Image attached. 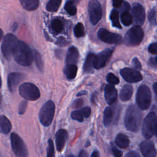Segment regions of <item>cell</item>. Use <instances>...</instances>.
Masks as SVG:
<instances>
[{
    "label": "cell",
    "mask_w": 157,
    "mask_h": 157,
    "mask_svg": "<svg viewBox=\"0 0 157 157\" xmlns=\"http://www.w3.org/2000/svg\"><path fill=\"white\" fill-rule=\"evenodd\" d=\"M95 97H96V95H95V94L94 93H93V94H92V96H91V102H93V103H94V101H95Z\"/></svg>",
    "instance_id": "816d5d0a"
},
{
    "label": "cell",
    "mask_w": 157,
    "mask_h": 157,
    "mask_svg": "<svg viewBox=\"0 0 157 157\" xmlns=\"http://www.w3.org/2000/svg\"><path fill=\"white\" fill-rule=\"evenodd\" d=\"M91 157H100L99 156V153L98 151H94L91 155Z\"/></svg>",
    "instance_id": "681fc988"
},
{
    "label": "cell",
    "mask_w": 157,
    "mask_h": 157,
    "mask_svg": "<svg viewBox=\"0 0 157 157\" xmlns=\"http://www.w3.org/2000/svg\"><path fill=\"white\" fill-rule=\"evenodd\" d=\"M142 113L139 109L134 105H131L126 110L124 123L126 128L133 132L138 131L142 121Z\"/></svg>",
    "instance_id": "7a4b0ae2"
},
{
    "label": "cell",
    "mask_w": 157,
    "mask_h": 157,
    "mask_svg": "<svg viewBox=\"0 0 157 157\" xmlns=\"http://www.w3.org/2000/svg\"><path fill=\"white\" fill-rule=\"evenodd\" d=\"M3 38V31L0 28V41Z\"/></svg>",
    "instance_id": "f5cc1de1"
},
{
    "label": "cell",
    "mask_w": 157,
    "mask_h": 157,
    "mask_svg": "<svg viewBox=\"0 0 157 157\" xmlns=\"http://www.w3.org/2000/svg\"><path fill=\"white\" fill-rule=\"evenodd\" d=\"M150 63L152 66H154L155 67H156V57L151 58L150 59Z\"/></svg>",
    "instance_id": "7dc6e473"
},
{
    "label": "cell",
    "mask_w": 157,
    "mask_h": 157,
    "mask_svg": "<svg viewBox=\"0 0 157 157\" xmlns=\"http://www.w3.org/2000/svg\"><path fill=\"white\" fill-rule=\"evenodd\" d=\"M148 20L150 23L153 25H156V8L152 9L148 13Z\"/></svg>",
    "instance_id": "836d02e7"
},
{
    "label": "cell",
    "mask_w": 157,
    "mask_h": 157,
    "mask_svg": "<svg viewBox=\"0 0 157 157\" xmlns=\"http://www.w3.org/2000/svg\"><path fill=\"white\" fill-rule=\"evenodd\" d=\"M121 77L128 82L136 83L142 79V75L139 71L132 68L125 67L120 71Z\"/></svg>",
    "instance_id": "5bb4252c"
},
{
    "label": "cell",
    "mask_w": 157,
    "mask_h": 157,
    "mask_svg": "<svg viewBox=\"0 0 157 157\" xmlns=\"http://www.w3.org/2000/svg\"><path fill=\"white\" fill-rule=\"evenodd\" d=\"M67 137L68 134L66 130L61 129L56 132L55 136V143L57 150L58 151H61L64 147Z\"/></svg>",
    "instance_id": "ac0fdd59"
},
{
    "label": "cell",
    "mask_w": 157,
    "mask_h": 157,
    "mask_svg": "<svg viewBox=\"0 0 157 157\" xmlns=\"http://www.w3.org/2000/svg\"><path fill=\"white\" fill-rule=\"evenodd\" d=\"M148 52L151 53V54H156L157 52V46H156V43L154 42L151 44L149 47H148Z\"/></svg>",
    "instance_id": "60d3db41"
},
{
    "label": "cell",
    "mask_w": 157,
    "mask_h": 157,
    "mask_svg": "<svg viewBox=\"0 0 157 157\" xmlns=\"http://www.w3.org/2000/svg\"><path fill=\"white\" fill-rule=\"evenodd\" d=\"M132 21L136 25L140 26L145 20V12L144 7L139 3H134L131 9Z\"/></svg>",
    "instance_id": "4fadbf2b"
},
{
    "label": "cell",
    "mask_w": 157,
    "mask_h": 157,
    "mask_svg": "<svg viewBox=\"0 0 157 157\" xmlns=\"http://www.w3.org/2000/svg\"><path fill=\"white\" fill-rule=\"evenodd\" d=\"M113 51L114 48H106L105 50L100 52L98 55H95L93 63L94 68L96 69H99L104 67L110 58Z\"/></svg>",
    "instance_id": "7c38bea8"
},
{
    "label": "cell",
    "mask_w": 157,
    "mask_h": 157,
    "mask_svg": "<svg viewBox=\"0 0 157 157\" xmlns=\"http://www.w3.org/2000/svg\"><path fill=\"white\" fill-rule=\"evenodd\" d=\"M132 64L134 66V67L137 69V70H140L142 69V66H141V64L140 63V61H139L138 58L135 57L132 59Z\"/></svg>",
    "instance_id": "b9f144b4"
},
{
    "label": "cell",
    "mask_w": 157,
    "mask_h": 157,
    "mask_svg": "<svg viewBox=\"0 0 157 157\" xmlns=\"http://www.w3.org/2000/svg\"><path fill=\"white\" fill-rule=\"evenodd\" d=\"M124 157H140V156L136 151H131L127 153Z\"/></svg>",
    "instance_id": "bcb514c9"
},
{
    "label": "cell",
    "mask_w": 157,
    "mask_h": 157,
    "mask_svg": "<svg viewBox=\"0 0 157 157\" xmlns=\"http://www.w3.org/2000/svg\"><path fill=\"white\" fill-rule=\"evenodd\" d=\"M74 33L76 37H82L85 35L84 26L82 23H78L74 28Z\"/></svg>",
    "instance_id": "d6a6232c"
},
{
    "label": "cell",
    "mask_w": 157,
    "mask_h": 157,
    "mask_svg": "<svg viewBox=\"0 0 157 157\" xmlns=\"http://www.w3.org/2000/svg\"><path fill=\"white\" fill-rule=\"evenodd\" d=\"M12 56L18 64L23 66H30L33 61V52L27 44L20 40L17 42Z\"/></svg>",
    "instance_id": "6da1fadb"
},
{
    "label": "cell",
    "mask_w": 157,
    "mask_h": 157,
    "mask_svg": "<svg viewBox=\"0 0 157 157\" xmlns=\"http://www.w3.org/2000/svg\"><path fill=\"white\" fill-rule=\"evenodd\" d=\"M12 129L10 120L4 115L0 116V132L8 134Z\"/></svg>",
    "instance_id": "7402d4cb"
},
{
    "label": "cell",
    "mask_w": 157,
    "mask_h": 157,
    "mask_svg": "<svg viewBox=\"0 0 157 157\" xmlns=\"http://www.w3.org/2000/svg\"><path fill=\"white\" fill-rule=\"evenodd\" d=\"M112 151L115 157H122V155H123L122 151L120 150H118L115 146L112 147Z\"/></svg>",
    "instance_id": "7bdbcfd3"
},
{
    "label": "cell",
    "mask_w": 157,
    "mask_h": 157,
    "mask_svg": "<svg viewBox=\"0 0 157 157\" xmlns=\"http://www.w3.org/2000/svg\"><path fill=\"white\" fill-rule=\"evenodd\" d=\"M107 81L111 85H117L119 83L118 78L113 73H109L106 77Z\"/></svg>",
    "instance_id": "e575fe53"
},
{
    "label": "cell",
    "mask_w": 157,
    "mask_h": 157,
    "mask_svg": "<svg viewBox=\"0 0 157 157\" xmlns=\"http://www.w3.org/2000/svg\"><path fill=\"white\" fill-rule=\"evenodd\" d=\"M28 102L27 101H22L18 106V113L20 115H23L26 112L27 108Z\"/></svg>",
    "instance_id": "74e56055"
},
{
    "label": "cell",
    "mask_w": 157,
    "mask_h": 157,
    "mask_svg": "<svg viewBox=\"0 0 157 157\" xmlns=\"http://www.w3.org/2000/svg\"><path fill=\"white\" fill-rule=\"evenodd\" d=\"M62 0H49L46 5V9L50 12H56L61 4Z\"/></svg>",
    "instance_id": "484cf974"
},
{
    "label": "cell",
    "mask_w": 157,
    "mask_h": 157,
    "mask_svg": "<svg viewBox=\"0 0 157 157\" xmlns=\"http://www.w3.org/2000/svg\"><path fill=\"white\" fill-rule=\"evenodd\" d=\"M19 93L26 100L36 101L40 98V93L39 88L33 83L26 82L19 87Z\"/></svg>",
    "instance_id": "52a82bcc"
},
{
    "label": "cell",
    "mask_w": 157,
    "mask_h": 157,
    "mask_svg": "<svg viewBox=\"0 0 157 157\" xmlns=\"http://www.w3.org/2000/svg\"><path fill=\"white\" fill-rule=\"evenodd\" d=\"M113 116L112 109L110 107H107L104 111V118H103V123L105 126H108L110 125Z\"/></svg>",
    "instance_id": "4316f807"
},
{
    "label": "cell",
    "mask_w": 157,
    "mask_h": 157,
    "mask_svg": "<svg viewBox=\"0 0 157 157\" xmlns=\"http://www.w3.org/2000/svg\"><path fill=\"white\" fill-rule=\"evenodd\" d=\"M1 103H2V95L0 93V107H1Z\"/></svg>",
    "instance_id": "6f0895ef"
},
{
    "label": "cell",
    "mask_w": 157,
    "mask_h": 157,
    "mask_svg": "<svg viewBox=\"0 0 157 157\" xmlns=\"http://www.w3.org/2000/svg\"><path fill=\"white\" fill-rule=\"evenodd\" d=\"M151 94L149 88L145 85H140L136 94V102L141 110H147L151 104Z\"/></svg>",
    "instance_id": "8992f818"
},
{
    "label": "cell",
    "mask_w": 157,
    "mask_h": 157,
    "mask_svg": "<svg viewBox=\"0 0 157 157\" xmlns=\"http://www.w3.org/2000/svg\"><path fill=\"white\" fill-rule=\"evenodd\" d=\"M132 93V86L131 85H125L120 91V98L122 101H127L131 98Z\"/></svg>",
    "instance_id": "ffe728a7"
},
{
    "label": "cell",
    "mask_w": 157,
    "mask_h": 157,
    "mask_svg": "<svg viewBox=\"0 0 157 157\" xmlns=\"http://www.w3.org/2000/svg\"><path fill=\"white\" fill-rule=\"evenodd\" d=\"M55 106L52 101H46L40 109L39 118L41 124L44 126H49L53 119Z\"/></svg>",
    "instance_id": "277c9868"
},
{
    "label": "cell",
    "mask_w": 157,
    "mask_h": 157,
    "mask_svg": "<svg viewBox=\"0 0 157 157\" xmlns=\"http://www.w3.org/2000/svg\"><path fill=\"white\" fill-rule=\"evenodd\" d=\"M67 157H75L73 155H69L68 156H67Z\"/></svg>",
    "instance_id": "680465c9"
},
{
    "label": "cell",
    "mask_w": 157,
    "mask_h": 157,
    "mask_svg": "<svg viewBox=\"0 0 157 157\" xmlns=\"http://www.w3.org/2000/svg\"><path fill=\"white\" fill-rule=\"evenodd\" d=\"M119 8H120L121 13H123L124 12H129V9H130V6H129V3H128L127 2L123 1L121 6Z\"/></svg>",
    "instance_id": "ab89813d"
},
{
    "label": "cell",
    "mask_w": 157,
    "mask_h": 157,
    "mask_svg": "<svg viewBox=\"0 0 157 157\" xmlns=\"http://www.w3.org/2000/svg\"><path fill=\"white\" fill-rule=\"evenodd\" d=\"M88 14L90 22L96 25L101 20L102 15V6L98 0H90L88 2Z\"/></svg>",
    "instance_id": "30bf717a"
},
{
    "label": "cell",
    "mask_w": 157,
    "mask_h": 157,
    "mask_svg": "<svg viewBox=\"0 0 157 157\" xmlns=\"http://www.w3.org/2000/svg\"><path fill=\"white\" fill-rule=\"evenodd\" d=\"M83 103V99H76L74 101V102L72 104V105H73L74 108H78V107H80L82 105Z\"/></svg>",
    "instance_id": "ee69618b"
},
{
    "label": "cell",
    "mask_w": 157,
    "mask_h": 157,
    "mask_svg": "<svg viewBox=\"0 0 157 157\" xmlns=\"http://www.w3.org/2000/svg\"><path fill=\"white\" fill-rule=\"evenodd\" d=\"M63 27L64 25L61 20L58 18L52 20L51 22V28L55 33H60L63 31Z\"/></svg>",
    "instance_id": "83f0119b"
},
{
    "label": "cell",
    "mask_w": 157,
    "mask_h": 157,
    "mask_svg": "<svg viewBox=\"0 0 157 157\" xmlns=\"http://www.w3.org/2000/svg\"><path fill=\"white\" fill-rule=\"evenodd\" d=\"M86 93H86V91H81L78 92V93L77 94V96H83V95H85Z\"/></svg>",
    "instance_id": "f907efd6"
},
{
    "label": "cell",
    "mask_w": 157,
    "mask_h": 157,
    "mask_svg": "<svg viewBox=\"0 0 157 157\" xmlns=\"http://www.w3.org/2000/svg\"><path fill=\"white\" fill-rule=\"evenodd\" d=\"M64 9L71 15H75L77 13V8L75 4L71 1H67L65 3Z\"/></svg>",
    "instance_id": "4dcf8cb0"
},
{
    "label": "cell",
    "mask_w": 157,
    "mask_h": 157,
    "mask_svg": "<svg viewBox=\"0 0 157 157\" xmlns=\"http://www.w3.org/2000/svg\"><path fill=\"white\" fill-rule=\"evenodd\" d=\"M78 157H88L87 153L85 150H81L78 154Z\"/></svg>",
    "instance_id": "c3c4849f"
},
{
    "label": "cell",
    "mask_w": 157,
    "mask_h": 157,
    "mask_svg": "<svg viewBox=\"0 0 157 157\" xmlns=\"http://www.w3.org/2000/svg\"><path fill=\"white\" fill-rule=\"evenodd\" d=\"M23 9L28 11L36 10L39 5V0H20Z\"/></svg>",
    "instance_id": "44dd1931"
},
{
    "label": "cell",
    "mask_w": 157,
    "mask_h": 157,
    "mask_svg": "<svg viewBox=\"0 0 157 157\" xmlns=\"http://www.w3.org/2000/svg\"><path fill=\"white\" fill-rule=\"evenodd\" d=\"M121 22L124 26H129L132 23V17L129 12H124L121 15Z\"/></svg>",
    "instance_id": "1f68e13d"
},
{
    "label": "cell",
    "mask_w": 157,
    "mask_h": 157,
    "mask_svg": "<svg viewBox=\"0 0 157 157\" xmlns=\"http://www.w3.org/2000/svg\"><path fill=\"white\" fill-rule=\"evenodd\" d=\"M115 143L120 148H126L129 146V138L123 134H119L115 139Z\"/></svg>",
    "instance_id": "d4e9b609"
},
{
    "label": "cell",
    "mask_w": 157,
    "mask_h": 157,
    "mask_svg": "<svg viewBox=\"0 0 157 157\" xmlns=\"http://www.w3.org/2000/svg\"><path fill=\"white\" fill-rule=\"evenodd\" d=\"M90 141L88 140L86 141V144H85V147H88V146H90Z\"/></svg>",
    "instance_id": "9f6ffc18"
},
{
    "label": "cell",
    "mask_w": 157,
    "mask_h": 157,
    "mask_svg": "<svg viewBox=\"0 0 157 157\" xmlns=\"http://www.w3.org/2000/svg\"><path fill=\"white\" fill-rule=\"evenodd\" d=\"M79 58V53L77 48L74 46L69 48L66 56V64L76 65Z\"/></svg>",
    "instance_id": "d6986e66"
},
{
    "label": "cell",
    "mask_w": 157,
    "mask_h": 157,
    "mask_svg": "<svg viewBox=\"0 0 157 157\" xmlns=\"http://www.w3.org/2000/svg\"><path fill=\"white\" fill-rule=\"evenodd\" d=\"M139 147L144 157H156V150L153 141L147 139L140 144Z\"/></svg>",
    "instance_id": "9a60e30c"
},
{
    "label": "cell",
    "mask_w": 157,
    "mask_h": 157,
    "mask_svg": "<svg viewBox=\"0 0 157 157\" xmlns=\"http://www.w3.org/2000/svg\"><path fill=\"white\" fill-rule=\"evenodd\" d=\"M123 2V0H112V4L114 7L119 8L122 3Z\"/></svg>",
    "instance_id": "f6af8a7d"
},
{
    "label": "cell",
    "mask_w": 157,
    "mask_h": 157,
    "mask_svg": "<svg viewBox=\"0 0 157 157\" xmlns=\"http://www.w3.org/2000/svg\"><path fill=\"white\" fill-rule=\"evenodd\" d=\"M11 146L13 152L17 157H28V150L22 139L16 133L10 135Z\"/></svg>",
    "instance_id": "ba28073f"
},
{
    "label": "cell",
    "mask_w": 157,
    "mask_h": 157,
    "mask_svg": "<svg viewBox=\"0 0 157 157\" xmlns=\"http://www.w3.org/2000/svg\"><path fill=\"white\" fill-rule=\"evenodd\" d=\"M33 59H34L37 68L40 71H42L44 69V63L40 54L36 50L33 51Z\"/></svg>",
    "instance_id": "f546056e"
},
{
    "label": "cell",
    "mask_w": 157,
    "mask_h": 157,
    "mask_svg": "<svg viewBox=\"0 0 157 157\" xmlns=\"http://www.w3.org/2000/svg\"><path fill=\"white\" fill-rule=\"evenodd\" d=\"M70 1L75 4H78L80 0H70Z\"/></svg>",
    "instance_id": "11a10c76"
},
{
    "label": "cell",
    "mask_w": 157,
    "mask_h": 157,
    "mask_svg": "<svg viewBox=\"0 0 157 157\" xmlns=\"http://www.w3.org/2000/svg\"><path fill=\"white\" fill-rule=\"evenodd\" d=\"M18 38L13 34L9 33L2 38L1 45V51L4 56L9 59L12 54V51L18 42Z\"/></svg>",
    "instance_id": "9c48e42d"
},
{
    "label": "cell",
    "mask_w": 157,
    "mask_h": 157,
    "mask_svg": "<svg viewBox=\"0 0 157 157\" xmlns=\"http://www.w3.org/2000/svg\"><path fill=\"white\" fill-rule=\"evenodd\" d=\"M1 86V77H0V87Z\"/></svg>",
    "instance_id": "91938a15"
},
{
    "label": "cell",
    "mask_w": 157,
    "mask_h": 157,
    "mask_svg": "<svg viewBox=\"0 0 157 157\" xmlns=\"http://www.w3.org/2000/svg\"><path fill=\"white\" fill-rule=\"evenodd\" d=\"M104 97L107 103L113 104L117 99V91L113 85H107L104 88Z\"/></svg>",
    "instance_id": "e0dca14e"
},
{
    "label": "cell",
    "mask_w": 157,
    "mask_h": 157,
    "mask_svg": "<svg viewBox=\"0 0 157 157\" xmlns=\"http://www.w3.org/2000/svg\"><path fill=\"white\" fill-rule=\"evenodd\" d=\"M156 115L154 112H150L145 118L142 128V133L146 139L151 138L156 134Z\"/></svg>",
    "instance_id": "5b68a950"
},
{
    "label": "cell",
    "mask_w": 157,
    "mask_h": 157,
    "mask_svg": "<svg viewBox=\"0 0 157 157\" xmlns=\"http://www.w3.org/2000/svg\"><path fill=\"white\" fill-rule=\"evenodd\" d=\"M156 83H155L154 84H153V91H154V92H155V94L156 95Z\"/></svg>",
    "instance_id": "db71d44e"
},
{
    "label": "cell",
    "mask_w": 157,
    "mask_h": 157,
    "mask_svg": "<svg viewBox=\"0 0 157 157\" xmlns=\"http://www.w3.org/2000/svg\"><path fill=\"white\" fill-rule=\"evenodd\" d=\"M47 157H55V150L54 145L52 139L48 140V147H47Z\"/></svg>",
    "instance_id": "8d00e7d4"
},
{
    "label": "cell",
    "mask_w": 157,
    "mask_h": 157,
    "mask_svg": "<svg viewBox=\"0 0 157 157\" xmlns=\"http://www.w3.org/2000/svg\"><path fill=\"white\" fill-rule=\"evenodd\" d=\"M144 33L140 26L134 25L126 33L123 39V42L128 46H137L144 39Z\"/></svg>",
    "instance_id": "3957f363"
},
{
    "label": "cell",
    "mask_w": 157,
    "mask_h": 157,
    "mask_svg": "<svg viewBox=\"0 0 157 157\" xmlns=\"http://www.w3.org/2000/svg\"><path fill=\"white\" fill-rule=\"evenodd\" d=\"M80 112L85 118H88L91 115V108L90 107H85L80 110Z\"/></svg>",
    "instance_id": "f35d334b"
},
{
    "label": "cell",
    "mask_w": 157,
    "mask_h": 157,
    "mask_svg": "<svg viewBox=\"0 0 157 157\" xmlns=\"http://www.w3.org/2000/svg\"><path fill=\"white\" fill-rule=\"evenodd\" d=\"M25 75L20 72H12L10 73L7 78L8 87L10 92H13L17 88L18 84L23 80Z\"/></svg>",
    "instance_id": "2e32d148"
},
{
    "label": "cell",
    "mask_w": 157,
    "mask_h": 157,
    "mask_svg": "<svg viewBox=\"0 0 157 157\" xmlns=\"http://www.w3.org/2000/svg\"><path fill=\"white\" fill-rule=\"evenodd\" d=\"M63 72L68 79H74L77 75V66L75 64H66L64 68Z\"/></svg>",
    "instance_id": "603a6c76"
},
{
    "label": "cell",
    "mask_w": 157,
    "mask_h": 157,
    "mask_svg": "<svg viewBox=\"0 0 157 157\" xmlns=\"http://www.w3.org/2000/svg\"><path fill=\"white\" fill-rule=\"evenodd\" d=\"M110 19L112 21L113 26L119 29L121 28V26L119 21V13L118 10L115 9L112 10L110 15Z\"/></svg>",
    "instance_id": "f1b7e54d"
},
{
    "label": "cell",
    "mask_w": 157,
    "mask_h": 157,
    "mask_svg": "<svg viewBox=\"0 0 157 157\" xmlns=\"http://www.w3.org/2000/svg\"><path fill=\"white\" fill-rule=\"evenodd\" d=\"M98 37L101 40L107 44H120L123 41V38L120 34L110 32L104 28H100L99 29Z\"/></svg>",
    "instance_id": "8fae6325"
},
{
    "label": "cell",
    "mask_w": 157,
    "mask_h": 157,
    "mask_svg": "<svg viewBox=\"0 0 157 157\" xmlns=\"http://www.w3.org/2000/svg\"><path fill=\"white\" fill-rule=\"evenodd\" d=\"M71 117L73 120H76L78 122H82L83 121V117L80 110H75L72 112Z\"/></svg>",
    "instance_id": "d590c367"
},
{
    "label": "cell",
    "mask_w": 157,
    "mask_h": 157,
    "mask_svg": "<svg viewBox=\"0 0 157 157\" xmlns=\"http://www.w3.org/2000/svg\"><path fill=\"white\" fill-rule=\"evenodd\" d=\"M95 55L93 53H90L87 55L84 64H83V71L85 73L91 72L93 69V63Z\"/></svg>",
    "instance_id": "cb8c5ba5"
}]
</instances>
